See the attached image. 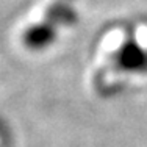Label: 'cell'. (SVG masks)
<instances>
[{"instance_id": "1", "label": "cell", "mask_w": 147, "mask_h": 147, "mask_svg": "<svg viewBox=\"0 0 147 147\" xmlns=\"http://www.w3.org/2000/svg\"><path fill=\"white\" fill-rule=\"evenodd\" d=\"M57 39V30L55 27L47 25V24H39V25H33L28 28L24 34V41L30 49L34 50H41L49 45H52Z\"/></svg>"}, {"instance_id": "2", "label": "cell", "mask_w": 147, "mask_h": 147, "mask_svg": "<svg viewBox=\"0 0 147 147\" xmlns=\"http://www.w3.org/2000/svg\"><path fill=\"white\" fill-rule=\"evenodd\" d=\"M121 64L131 71H141L147 66V53L136 44H125L119 52Z\"/></svg>"}]
</instances>
